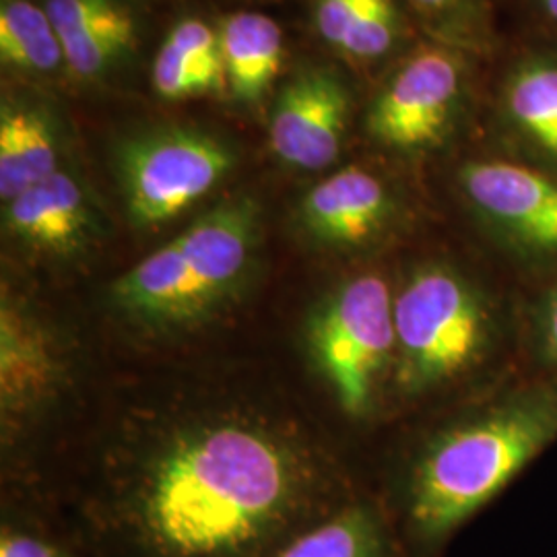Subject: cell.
<instances>
[{
    "label": "cell",
    "instance_id": "cell-1",
    "mask_svg": "<svg viewBox=\"0 0 557 557\" xmlns=\"http://www.w3.org/2000/svg\"><path fill=\"white\" fill-rule=\"evenodd\" d=\"M351 498L294 419L197 403L120 440L83 499L79 537L96 557H273Z\"/></svg>",
    "mask_w": 557,
    "mask_h": 557
},
{
    "label": "cell",
    "instance_id": "cell-2",
    "mask_svg": "<svg viewBox=\"0 0 557 557\" xmlns=\"http://www.w3.org/2000/svg\"><path fill=\"white\" fill-rule=\"evenodd\" d=\"M527 292L499 267L434 255L395 278L398 405L492 393L524 372Z\"/></svg>",
    "mask_w": 557,
    "mask_h": 557
},
{
    "label": "cell",
    "instance_id": "cell-3",
    "mask_svg": "<svg viewBox=\"0 0 557 557\" xmlns=\"http://www.w3.org/2000/svg\"><path fill=\"white\" fill-rule=\"evenodd\" d=\"M557 442V380L522 372L462 403L419 446L398 499L400 537L434 556Z\"/></svg>",
    "mask_w": 557,
    "mask_h": 557
},
{
    "label": "cell",
    "instance_id": "cell-4",
    "mask_svg": "<svg viewBox=\"0 0 557 557\" xmlns=\"http://www.w3.org/2000/svg\"><path fill=\"white\" fill-rule=\"evenodd\" d=\"M259 239V202L246 195L221 200L120 275L110 304L145 331L195 329L239 298L257 267Z\"/></svg>",
    "mask_w": 557,
    "mask_h": 557
},
{
    "label": "cell",
    "instance_id": "cell-5",
    "mask_svg": "<svg viewBox=\"0 0 557 557\" xmlns=\"http://www.w3.org/2000/svg\"><path fill=\"white\" fill-rule=\"evenodd\" d=\"M458 202L490 257L531 292L557 275V176L481 151L453 172Z\"/></svg>",
    "mask_w": 557,
    "mask_h": 557
},
{
    "label": "cell",
    "instance_id": "cell-6",
    "mask_svg": "<svg viewBox=\"0 0 557 557\" xmlns=\"http://www.w3.org/2000/svg\"><path fill=\"white\" fill-rule=\"evenodd\" d=\"M395 278L376 269L335 285L312 310L306 347L351 419L374 418L391 398L395 370Z\"/></svg>",
    "mask_w": 557,
    "mask_h": 557
},
{
    "label": "cell",
    "instance_id": "cell-7",
    "mask_svg": "<svg viewBox=\"0 0 557 557\" xmlns=\"http://www.w3.org/2000/svg\"><path fill=\"white\" fill-rule=\"evenodd\" d=\"M475 96L473 54L428 41L391 69L366 108L363 131L405 161L438 156L457 139Z\"/></svg>",
    "mask_w": 557,
    "mask_h": 557
},
{
    "label": "cell",
    "instance_id": "cell-8",
    "mask_svg": "<svg viewBox=\"0 0 557 557\" xmlns=\"http://www.w3.org/2000/svg\"><path fill=\"white\" fill-rule=\"evenodd\" d=\"M236 165L230 143L195 126H156L122 139L114 168L126 215L160 227L209 197Z\"/></svg>",
    "mask_w": 557,
    "mask_h": 557
},
{
    "label": "cell",
    "instance_id": "cell-9",
    "mask_svg": "<svg viewBox=\"0 0 557 557\" xmlns=\"http://www.w3.org/2000/svg\"><path fill=\"white\" fill-rule=\"evenodd\" d=\"M296 221L301 234L320 248L359 255L397 238L411 221V207L384 172L347 165L301 197Z\"/></svg>",
    "mask_w": 557,
    "mask_h": 557
},
{
    "label": "cell",
    "instance_id": "cell-10",
    "mask_svg": "<svg viewBox=\"0 0 557 557\" xmlns=\"http://www.w3.org/2000/svg\"><path fill=\"white\" fill-rule=\"evenodd\" d=\"M490 151L557 176V36L517 48L487 106Z\"/></svg>",
    "mask_w": 557,
    "mask_h": 557
},
{
    "label": "cell",
    "instance_id": "cell-11",
    "mask_svg": "<svg viewBox=\"0 0 557 557\" xmlns=\"http://www.w3.org/2000/svg\"><path fill=\"white\" fill-rule=\"evenodd\" d=\"M354 96L331 66H304L277 94L269 147L283 165L322 172L341 158L349 135Z\"/></svg>",
    "mask_w": 557,
    "mask_h": 557
},
{
    "label": "cell",
    "instance_id": "cell-12",
    "mask_svg": "<svg viewBox=\"0 0 557 557\" xmlns=\"http://www.w3.org/2000/svg\"><path fill=\"white\" fill-rule=\"evenodd\" d=\"M2 230L21 248L46 259H77L103 234V218L79 174H57L2 202Z\"/></svg>",
    "mask_w": 557,
    "mask_h": 557
},
{
    "label": "cell",
    "instance_id": "cell-13",
    "mask_svg": "<svg viewBox=\"0 0 557 557\" xmlns=\"http://www.w3.org/2000/svg\"><path fill=\"white\" fill-rule=\"evenodd\" d=\"M66 380V356L54 329L23 299L0 301V413L20 425L59 397Z\"/></svg>",
    "mask_w": 557,
    "mask_h": 557
},
{
    "label": "cell",
    "instance_id": "cell-14",
    "mask_svg": "<svg viewBox=\"0 0 557 557\" xmlns=\"http://www.w3.org/2000/svg\"><path fill=\"white\" fill-rule=\"evenodd\" d=\"M44 7L75 79H103L133 54L137 21L122 0H46Z\"/></svg>",
    "mask_w": 557,
    "mask_h": 557
},
{
    "label": "cell",
    "instance_id": "cell-15",
    "mask_svg": "<svg viewBox=\"0 0 557 557\" xmlns=\"http://www.w3.org/2000/svg\"><path fill=\"white\" fill-rule=\"evenodd\" d=\"M64 153V135L57 110L29 94H9L0 106V199L57 174Z\"/></svg>",
    "mask_w": 557,
    "mask_h": 557
},
{
    "label": "cell",
    "instance_id": "cell-16",
    "mask_svg": "<svg viewBox=\"0 0 557 557\" xmlns=\"http://www.w3.org/2000/svg\"><path fill=\"white\" fill-rule=\"evenodd\" d=\"M151 83L163 101L215 96L227 87L220 32L200 20H182L168 32L151 66Z\"/></svg>",
    "mask_w": 557,
    "mask_h": 557
},
{
    "label": "cell",
    "instance_id": "cell-17",
    "mask_svg": "<svg viewBox=\"0 0 557 557\" xmlns=\"http://www.w3.org/2000/svg\"><path fill=\"white\" fill-rule=\"evenodd\" d=\"M398 522L379 502L349 499L273 557H400Z\"/></svg>",
    "mask_w": 557,
    "mask_h": 557
},
{
    "label": "cell",
    "instance_id": "cell-18",
    "mask_svg": "<svg viewBox=\"0 0 557 557\" xmlns=\"http://www.w3.org/2000/svg\"><path fill=\"white\" fill-rule=\"evenodd\" d=\"M218 32L232 98L246 106L259 103L283 64V32L277 21L257 11H239L221 21Z\"/></svg>",
    "mask_w": 557,
    "mask_h": 557
},
{
    "label": "cell",
    "instance_id": "cell-19",
    "mask_svg": "<svg viewBox=\"0 0 557 557\" xmlns=\"http://www.w3.org/2000/svg\"><path fill=\"white\" fill-rule=\"evenodd\" d=\"M314 25L320 38L347 59H388L405 36L395 0H317Z\"/></svg>",
    "mask_w": 557,
    "mask_h": 557
},
{
    "label": "cell",
    "instance_id": "cell-20",
    "mask_svg": "<svg viewBox=\"0 0 557 557\" xmlns=\"http://www.w3.org/2000/svg\"><path fill=\"white\" fill-rule=\"evenodd\" d=\"M0 60L7 69L34 77L66 69L62 44L46 7L32 0H2Z\"/></svg>",
    "mask_w": 557,
    "mask_h": 557
},
{
    "label": "cell",
    "instance_id": "cell-21",
    "mask_svg": "<svg viewBox=\"0 0 557 557\" xmlns=\"http://www.w3.org/2000/svg\"><path fill=\"white\" fill-rule=\"evenodd\" d=\"M428 27L436 41L460 48L473 57L490 52L494 46V2L496 0H405Z\"/></svg>",
    "mask_w": 557,
    "mask_h": 557
},
{
    "label": "cell",
    "instance_id": "cell-22",
    "mask_svg": "<svg viewBox=\"0 0 557 557\" xmlns=\"http://www.w3.org/2000/svg\"><path fill=\"white\" fill-rule=\"evenodd\" d=\"M524 372L557 380V275L527 292Z\"/></svg>",
    "mask_w": 557,
    "mask_h": 557
},
{
    "label": "cell",
    "instance_id": "cell-23",
    "mask_svg": "<svg viewBox=\"0 0 557 557\" xmlns=\"http://www.w3.org/2000/svg\"><path fill=\"white\" fill-rule=\"evenodd\" d=\"M0 557H96L79 537H62L34 518L4 517L0 527Z\"/></svg>",
    "mask_w": 557,
    "mask_h": 557
},
{
    "label": "cell",
    "instance_id": "cell-24",
    "mask_svg": "<svg viewBox=\"0 0 557 557\" xmlns=\"http://www.w3.org/2000/svg\"><path fill=\"white\" fill-rule=\"evenodd\" d=\"M533 4L541 21L557 34V0H533Z\"/></svg>",
    "mask_w": 557,
    "mask_h": 557
}]
</instances>
